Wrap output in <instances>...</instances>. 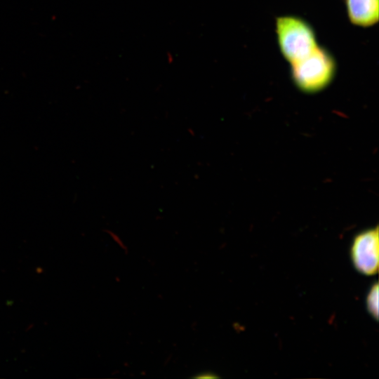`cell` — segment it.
Listing matches in <instances>:
<instances>
[{
  "instance_id": "obj_1",
  "label": "cell",
  "mask_w": 379,
  "mask_h": 379,
  "mask_svg": "<svg viewBox=\"0 0 379 379\" xmlns=\"http://www.w3.org/2000/svg\"><path fill=\"white\" fill-rule=\"evenodd\" d=\"M337 64L332 54L318 46L304 58L291 64V77L295 86L307 93L319 92L333 80Z\"/></svg>"
},
{
  "instance_id": "obj_2",
  "label": "cell",
  "mask_w": 379,
  "mask_h": 379,
  "mask_svg": "<svg viewBox=\"0 0 379 379\" xmlns=\"http://www.w3.org/2000/svg\"><path fill=\"white\" fill-rule=\"evenodd\" d=\"M275 32L280 53L290 65L304 58L319 46L312 27L298 16L277 18Z\"/></svg>"
},
{
  "instance_id": "obj_3",
  "label": "cell",
  "mask_w": 379,
  "mask_h": 379,
  "mask_svg": "<svg viewBox=\"0 0 379 379\" xmlns=\"http://www.w3.org/2000/svg\"><path fill=\"white\" fill-rule=\"evenodd\" d=\"M378 227L358 234L351 246V259L356 270L365 275L378 272L379 262Z\"/></svg>"
},
{
  "instance_id": "obj_4",
  "label": "cell",
  "mask_w": 379,
  "mask_h": 379,
  "mask_svg": "<svg viewBox=\"0 0 379 379\" xmlns=\"http://www.w3.org/2000/svg\"><path fill=\"white\" fill-rule=\"evenodd\" d=\"M347 17L356 26L368 27L379 19V0H345Z\"/></svg>"
},
{
  "instance_id": "obj_5",
  "label": "cell",
  "mask_w": 379,
  "mask_h": 379,
  "mask_svg": "<svg viewBox=\"0 0 379 379\" xmlns=\"http://www.w3.org/2000/svg\"><path fill=\"white\" fill-rule=\"evenodd\" d=\"M368 312L377 320L378 317V284L375 283L370 288L366 297Z\"/></svg>"
},
{
  "instance_id": "obj_6",
  "label": "cell",
  "mask_w": 379,
  "mask_h": 379,
  "mask_svg": "<svg viewBox=\"0 0 379 379\" xmlns=\"http://www.w3.org/2000/svg\"><path fill=\"white\" fill-rule=\"evenodd\" d=\"M166 60L168 62V63L169 64H172L174 61V57H173V55L172 53L171 52H167L166 53Z\"/></svg>"
}]
</instances>
